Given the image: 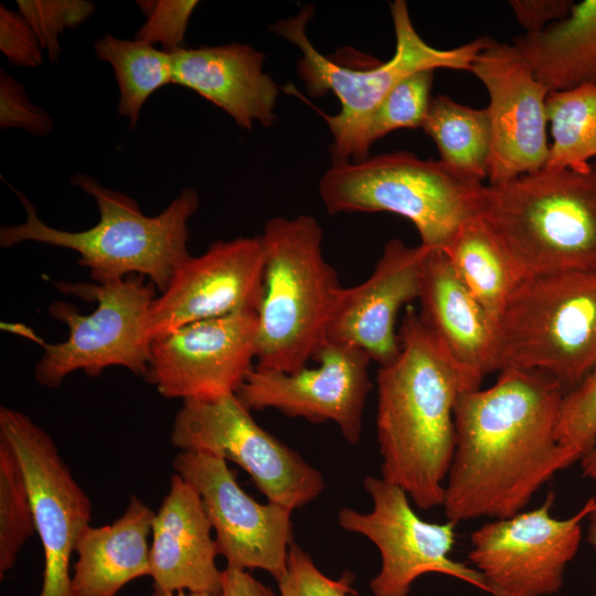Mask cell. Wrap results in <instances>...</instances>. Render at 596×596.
<instances>
[{
	"label": "cell",
	"instance_id": "obj_33",
	"mask_svg": "<svg viewBox=\"0 0 596 596\" xmlns=\"http://www.w3.org/2000/svg\"><path fill=\"white\" fill-rule=\"evenodd\" d=\"M146 21L136 33L137 40L160 44L169 53L182 49L189 20L198 7L195 0L137 1Z\"/></svg>",
	"mask_w": 596,
	"mask_h": 596
},
{
	"label": "cell",
	"instance_id": "obj_26",
	"mask_svg": "<svg viewBox=\"0 0 596 596\" xmlns=\"http://www.w3.org/2000/svg\"><path fill=\"white\" fill-rule=\"evenodd\" d=\"M455 273L496 323L519 284L500 247L476 217L444 249Z\"/></svg>",
	"mask_w": 596,
	"mask_h": 596
},
{
	"label": "cell",
	"instance_id": "obj_38",
	"mask_svg": "<svg viewBox=\"0 0 596 596\" xmlns=\"http://www.w3.org/2000/svg\"><path fill=\"white\" fill-rule=\"evenodd\" d=\"M220 596H275L274 592L247 571L226 567Z\"/></svg>",
	"mask_w": 596,
	"mask_h": 596
},
{
	"label": "cell",
	"instance_id": "obj_10",
	"mask_svg": "<svg viewBox=\"0 0 596 596\" xmlns=\"http://www.w3.org/2000/svg\"><path fill=\"white\" fill-rule=\"evenodd\" d=\"M180 451H202L238 465L269 502L302 508L324 490L323 476L260 427L237 393L188 400L171 427Z\"/></svg>",
	"mask_w": 596,
	"mask_h": 596
},
{
	"label": "cell",
	"instance_id": "obj_23",
	"mask_svg": "<svg viewBox=\"0 0 596 596\" xmlns=\"http://www.w3.org/2000/svg\"><path fill=\"white\" fill-rule=\"evenodd\" d=\"M155 511L131 496L113 523L88 526L79 538L72 575L75 596H117L131 581L150 576Z\"/></svg>",
	"mask_w": 596,
	"mask_h": 596
},
{
	"label": "cell",
	"instance_id": "obj_4",
	"mask_svg": "<svg viewBox=\"0 0 596 596\" xmlns=\"http://www.w3.org/2000/svg\"><path fill=\"white\" fill-rule=\"evenodd\" d=\"M71 183L96 201L99 220L94 226L79 232L50 226L39 217L31 201L9 184L24 206L26 219L0 227L1 247L34 242L72 249L97 284L139 275L162 292L191 256L188 223L200 205L196 191L183 189L160 214L148 216L134 199L91 175L75 173Z\"/></svg>",
	"mask_w": 596,
	"mask_h": 596
},
{
	"label": "cell",
	"instance_id": "obj_22",
	"mask_svg": "<svg viewBox=\"0 0 596 596\" xmlns=\"http://www.w3.org/2000/svg\"><path fill=\"white\" fill-rule=\"evenodd\" d=\"M417 300L421 320L454 362L481 382L497 372V326L445 252L427 254Z\"/></svg>",
	"mask_w": 596,
	"mask_h": 596
},
{
	"label": "cell",
	"instance_id": "obj_35",
	"mask_svg": "<svg viewBox=\"0 0 596 596\" xmlns=\"http://www.w3.org/2000/svg\"><path fill=\"white\" fill-rule=\"evenodd\" d=\"M0 127L23 129L34 136H46L53 130L50 115L34 105L24 86L0 68Z\"/></svg>",
	"mask_w": 596,
	"mask_h": 596
},
{
	"label": "cell",
	"instance_id": "obj_18",
	"mask_svg": "<svg viewBox=\"0 0 596 596\" xmlns=\"http://www.w3.org/2000/svg\"><path fill=\"white\" fill-rule=\"evenodd\" d=\"M471 72L489 94V183L500 184L540 170L549 158V89L509 43L493 40L472 61Z\"/></svg>",
	"mask_w": 596,
	"mask_h": 596
},
{
	"label": "cell",
	"instance_id": "obj_25",
	"mask_svg": "<svg viewBox=\"0 0 596 596\" xmlns=\"http://www.w3.org/2000/svg\"><path fill=\"white\" fill-rule=\"evenodd\" d=\"M422 129L435 142L443 163L475 181L488 178L491 124L487 108H472L437 95L432 98Z\"/></svg>",
	"mask_w": 596,
	"mask_h": 596
},
{
	"label": "cell",
	"instance_id": "obj_6",
	"mask_svg": "<svg viewBox=\"0 0 596 596\" xmlns=\"http://www.w3.org/2000/svg\"><path fill=\"white\" fill-rule=\"evenodd\" d=\"M260 237L265 265L255 366L294 373L324 342L342 286L324 258L323 232L313 216L273 217Z\"/></svg>",
	"mask_w": 596,
	"mask_h": 596
},
{
	"label": "cell",
	"instance_id": "obj_5",
	"mask_svg": "<svg viewBox=\"0 0 596 596\" xmlns=\"http://www.w3.org/2000/svg\"><path fill=\"white\" fill-rule=\"evenodd\" d=\"M395 32V52L386 63L354 68L334 63L310 42L306 29L313 7L306 6L297 15L275 22L270 29L301 51L297 72L312 96L332 92L341 109L322 114L332 134V163L362 161L370 157L368 129L371 118L385 96L405 77L423 70L469 71L475 57L493 39L481 36L454 49H437L416 31L404 0L390 4Z\"/></svg>",
	"mask_w": 596,
	"mask_h": 596
},
{
	"label": "cell",
	"instance_id": "obj_16",
	"mask_svg": "<svg viewBox=\"0 0 596 596\" xmlns=\"http://www.w3.org/2000/svg\"><path fill=\"white\" fill-rule=\"evenodd\" d=\"M257 331L256 311L183 326L151 341L146 380L167 398L237 393L255 366Z\"/></svg>",
	"mask_w": 596,
	"mask_h": 596
},
{
	"label": "cell",
	"instance_id": "obj_17",
	"mask_svg": "<svg viewBox=\"0 0 596 596\" xmlns=\"http://www.w3.org/2000/svg\"><path fill=\"white\" fill-rule=\"evenodd\" d=\"M260 235L216 241L190 256L150 305L146 330L152 341L189 323L256 311L264 287Z\"/></svg>",
	"mask_w": 596,
	"mask_h": 596
},
{
	"label": "cell",
	"instance_id": "obj_30",
	"mask_svg": "<svg viewBox=\"0 0 596 596\" xmlns=\"http://www.w3.org/2000/svg\"><path fill=\"white\" fill-rule=\"evenodd\" d=\"M435 70H423L402 79L375 109L368 129V143L397 129L422 128L432 102Z\"/></svg>",
	"mask_w": 596,
	"mask_h": 596
},
{
	"label": "cell",
	"instance_id": "obj_24",
	"mask_svg": "<svg viewBox=\"0 0 596 596\" xmlns=\"http://www.w3.org/2000/svg\"><path fill=\"white\" fill-rule=\"evenodd\" d=\"M512 45L549 92L596 85V0L574 2L564 19Z\"/></svg>",
	"mask_w": 596,
	"mask_h": 596
},
{
	"label": "cell",
	"instance_id": "obj_11",
	"mask_svg": "<svg viewBox=\"0 0 596 596\" xmlns=\"http://www.w3.org/2000/svg\"><path fill=\"white\" fill-rule=\"evenodd\" d=\"M553 503L550 491L540 507L490 520L471 533L468 558L488 596H551L561 590L596 499L566 519L552 517Z\"/></svg>",
	"mask_w": 596,
	"mask_h": 596
},
{
	"label": "cell",
	"instance_id": "obj_2",
	"mask_svg": "<svg viewBox=\"0 0 596 596\" xmlns=\"http://www.w3.org/2000/svg\"><path fill=\"white\" fill-rule=\"evenodd\" d=\"M398 337L400 354L376 376L381 475L427 510L444 503L456 447V402L481 381L451 360L411 305Z\"/></svg>",
	"mask_w": 596,
	"mask_h": 596
},
{
	"label": "cell",
	"instance_id": "obj_12",
	"mask_svg": "<svg viewBox=\"0 0 596 596\" xmlns=\"http://www.w3.org/2000/svg\"><path fill=\"white\" fill-rule=\"evenodd\" d=\"M363 486L373 501L368 513L351 508L338 512L339 525L369 539L381 554V568L370 581L374 596H407L422 575L436 573L487 592L481 574L450 553L456 522H427L413 510L407 493L382 477L366 476Z\"/></svg>",
	"mask_w": 596,
	"mask_h": 596
},
{
	"label": "cell",
	"instance_id": "obj_31",
	"mask_svg": "<svg viewBox=\"0 0 596 596\" xmlns=\"http://www.w3.org/2000/svg\"><path fill=\"white\" fill-rule=\"evenodd\" d=\"M556 438L572 465L581 461L596 446V368L565 393Z\"/></svg>",
	"mask_w": 596,
	"mask_h": 596
},
{
	"label": "cell",
	"instance_id": "obj_40",
	"mask_svg": "<svg viewBox=\"0 0 596 596\" xmlns=\"http://www.w3.org/2000/svg\"><path fill=\"white\" fill-rule=\"evenodd\" d=\"M587 531H586V540L590 547L596 553V505L587 517Z\"/></svg>",
	"mask_w": 596,
	"mask_h": 596
},
{
	"label": "cell",
	"instance_id": "obj_3",
	"mask_svg": "<svg viewBox=\"0 0 596 596\" xmlns=\"http://www.w3.org/2000/svg\"><path fill=\"white\" fill-rule=\"evenodd\" d=\"M477 219L519 281L596 270V163L551 169L483 184Z\"/></svg>",
	"mask_w": 596,
	"mask_h": 596
},
{
	"label": "cell",
	"instance_id": "obj_37",
	"mask_svg": "<svg viewBox=\"0 0 596 596\" xmlns=\"http://www.w3.org/2000/svg\"><path fill=\"white\" fill-rule=\"evenodd\" d=\"M510 7L525 33H535L564 19L571 11L572 0H511Z\"/></svg>",
	"mask_w": 596,
	"mask_h": 596
},
{
	"label": "cell",
	"instance_id": "obj_8",
	"mask_svg": "<svg viewBox=\"0 0 596 596\" xmlns=\"http://www.w3.org/2000/svg\"><path fill=\"white\" fill-rule=\"evenodd\" d=\"M533 369L565 393L596 368V270L519 281L497 322V372Z\"/></svg>",
	"mask_w": 596,
	"mask_h": 596
},
{
	"label": "cell",
	"instance_id": "obj_1",
	"mask_svg": "<svg viewBox=\"0 0 596 596\" xmlns=\"http://www.w3.org/2000/svg\"><path fill=\"white\" fill-rule=\"evenodd\" d=\"M564 395L549 373L513 368L500 371L491 386L460 394L443 503L447 520L511 517L572 466L556 438Z\"/></svg>",
	"mask_w": 596,
	"mask_h": 596
},
{
	"label": "cell",
	"instance_id": "obj_13",
	"mask_svg": "<svg viewBox=\"0 0 596 596\" xmlns=\"http://www.w3.org/2000/svg\"><path fill=\"white\" fill-rule=\"evenodd\" d=\"M0 436L22 466L44 554L40 596H75L70 573L77 542L91 525L92 503L52 437L24 413L1 406Z\"/></svg>",
	"mask_w": 596,
	"mask_h": 596
},
{
	"label": "cell",
	"instance_id": "obj_21",
	"mask_svg": "<svg viewBox=\"0 0 596 596\" xmlns=\"http://www.w3.org/2000/svg\"><path fill=\"white\" fill-rule=\"evenodd\" d=\"M173 84L194 91L243 129L276 120L279 88L263 71L265 55L254 47L231 43L174 51Z\"/></svg>",
	"mask_w": 596,
	"mask_h": 596
},
{
	"label": "cell",
	"instance_id": "obj_36",
	"mask_svg": "<svg viewBox=\"0 0 596 596\" xmlns=\"http://www.w3.org/2000/svg\"><path fill=\"white\" fill-rule=\"evenodd\" d=\"M40 41L19 11L0 6V51L17 67L35 68L43 64Z\"/></svg>",
	"mask_w": 596,
	"mask_h": 596
},
{
	"label": "cell",
	"instance_id": "obj_14",
	"mask_svg": "<svg viewBox=\"0 0 596 596\" xmlns=\"http://www.w3.org/2000/svg\"><path fill=\"white\" fill-rule=\"evenodd\" d=\"M172 467L200 496L226 567L263 570L278 582L294 543L292 510L257 502L241 488L226 460L215 455L179 451Z\"/></svg>",
	"mask_w": 596,
	"mask_h": 596
},
{
	"label": "cell",
	"instance_id": "obj_9",
	"mask_svg": "<svg viewBox=\"0 0 596 596\" xmlns=\"http://www.w3.org/2000/svg\"><path fill=\"white\" fill-rule=\"evenodd\" d=\"M67 290L94 297L96 309L82 315L72 305L56 301L50 313L68 327V338L58 343L35 341L44 349L34 377L45 387H58L75 371L98 376L109 366H124L147 377L151 340L146 322L156 287L139 275L94 285L68 286Z\"/></svg>",
	"mask_w": 596,
	"mask_h": 596
},
{
	"label": "cell",
	"instance_id": "obj_34",
	"mask_svg": "<svg viewBox=\"0 0 596 596\" xmlns=\"http://www.w3.org/2000/svg\"><path fill=\"white\" fill-rule=\"evenodd\" d=\"M277 584L280 596H358L351 574L330 578L295 543L289 547L286 573Z\"/></svg>",
	"mask_w": 596,
	"mask_h": 596
},
{
	"label": "cell",
	"instance_id": "obj_29",
	"mask_svg": "<svg viewBox=\"0 0 596 596\" xmlns=\"http://www.w3.org/2000/svg\"><path fill=\"white\" fill-rule=\"evenodd\" d=\"M36 532L33 504L20 460L0 436V576L14 567L20 551Z\"/></svg>",
	"mask_w": 596,
	"mask_h": 596
},
{
	"label": "cell",
	"instance_id": "obj_15",
	"mask_svg": "<svg viewBox=\"0 0 596 596\" xmlns=\"http://www.w3.org/2000/svg\"><path fill=\"white\" fill-rule=\"evenodd\" d=\"M313 359L318 366L294 373L254 366L237 395L251 411L273 408L313 424L333 422L348 443H359L372 389L370 356L359 348L324 341Z\"/></svg>",
	"mask_w": 596,
	"mask_h": 596
},
{
	"label": "cell",
	"instance_id": "obj_19",
	"mask_svg": "<svg viewBox=\"0 0 596 596\" xmlns=\"http://www.w3.org/2000/svg\"><path fill=\"white\" fill-rule=\"evenodd\" d=\"M429 251L398 238L387 241L372 274L355 286L340 288L324 341L359 348L380 366L392 363L401 351L396 319L404 306L418 299Z\"/></svg>",
	"mask_w": 596,
	"mask_h": 596
},
{
	"label": "cell",
	"instance_id": "obj_20",
	"mask_svg": "<svg viewBox=\"0 0 596 596\" xmlns=\"http://www.w3.org/2000/svg\"><path fill=\"white\" fill-rule=\"evenodd\" d=\"M212 525L195 489L178 473L155 513L150 544L153 592L220 595L223 571Z\"/></svg>",
	"mask_w": 596,
	"mask_h": 596
},
{
	"label": "cell",
	"instance_id": "obj_7",
	"mask_svg": "<svg viewBox=\"0 0 596 596\" xmlns=\"http://www.w3.org/2000/svg\"><path fill=\"white\" fill-rule=\"evenodd\" d=\"M482 187L440 160L400 150L332 163L319 181V194L331 215L390 212L405 217L422 246L444 251L477 217Z\"/></svg>",
	"mask_w": 596,
	"mask_h": 596
},
{
	"label": "cell",
	"instance_id": "obj_27",
	"mask_svg": "<svg viewBox=\"0 0 596 596\" xmlns=\"http://www.w3.org/2000/svg\"><path fill=\"white\" fill-rule=\"evenodd\" d=\"M93 47L100 61L113 66L119 91L118 114L134 129L148 98L159 88L173 84L172 54L150 43L113 34H105Z\"/></svg>",
	"mask_w": 596,
	"mask_h": 596
},
{
	"label": "cell",
	"instance_id": "obj_41",
	"mask_svg": "<svg viewBox=\"0 0 596 596\" xmlns=\"http://www.w3.org/2000/svg\"><path fill=\"white\" fill-rule=\"evenodd\" d=\"M152 596H220V595H213V594H206V593H187V592H178V593L153 592Z\"/></svg>",
	"mask_w": 596,
	"mask_h": 596
},
{
	"label": "cell",
	"instance_id": "obj_39",
	"mask_svg": "<svg viewBox=\"0 0 596 596\" xmlns=\"http://www.w3.org/2000/svg\"><path fill=\"white\" fill-rule=\"evenodd\" d=\"M582 476L596 482V446L582 460Z\"/></svg>",
	"mask_w": 596,
	"mask_h": 596
},
{
	"label": "cell",
	"instance_id": "obj_28",
	"mask_svg": "<svg viewBox=\"0 0 596 596\" xmlns=\"http://www.w3.org/2000/svg\"><path fill=\"white\" fill-rule=\"evenodd\" d=\"M546 113L552 141L545 168L586 169L596 157V85L550 92Z\"/></svg>",
	"mask_w": 596,
	"mask_h": 596
},
{
	"label": "cell",
	"instance_id": "obj_32",
	"mask_svg": "<svg viewBox=\"0 0 596 596\" xmlns=\"http://www.w3.org/2000/svg\"><path fill=\"white\" fill-rule=\"evenodd\" d=\"M15 3L53 63L62 54L60 35L85 23L96 10L87 0H18Z\"/></svg>",
	"mask_w": 596,
	"mask_h": 596
}]
</instances>
